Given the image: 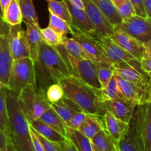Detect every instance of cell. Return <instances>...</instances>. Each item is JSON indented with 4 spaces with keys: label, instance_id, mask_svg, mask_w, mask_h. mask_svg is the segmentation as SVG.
<instances>
[{
    "label": "cell",
    "instance_id": "3957f363",
    "mask_svg": "<svg viewBox=\"0 0 151 151\" xmlns=\"http://www.w3.org/2000/svg\"><path fill=\"white\" fill-rule=\"evenodd\" d=\"M9 141L16 151H35L29 124L19 109L17 95L6 88Z\"/></svg>",
    "mask_w": 151,
    "mask_h": 151
},
{
    "label": "cell",
    "instance_id": "ffe728a7",
    "mask_svg": "<svg viewBox=\"0 0 151 151\" xmlns=\"http://www.w3.org/2000/svg\"><path fill=\"white\" fill-rule=\"evenodd\" d=\"M50 106L63 119L66 125L69 122L71 118L75 113L82 111L76 103H74L70 99L65 97L64 95L59 101L54 103H50Z\"/></svg>",
    "mask_w": 151,
    "mask_h": 151
},
{
    "label": "cell",
    "instance_id": "7dc6e473",
    "mask_svg": "<svg viewBox=\"0 0 151 151\" xmlns=\"http://www.w3.org/2000/svg\"><path fill=\"white\" fill-rule=\"evenodd\" d=\"M9 142L10 141L8 140V139L0 131V151H2L5 148Z\"/></svg>",
    "mask_w": 151,
    "mask_h": 151
},
{
    "label": "cell",
    "instance_id": "c3c4849f",
    "mask_svg": "<svg viewBox=\"0 0 151 151\" xmlns=\"http://www.w3.org/2000/svg\"><path fill=\"white\" fill-rule=\"evenodd\" d=\"M144 2L145 8L146 13H147V16L150 18L151 16V0H143Z\"/></svg>",
    "mask_w": 151,
    "mask_h": 151
},
{
    "label": "cell",
    "instance_id": "8992f818",
    "mask_svg": "<svg viewBox=\"0 0 151 151\" xmlns=\"http://www.w3.org/2000/svg\"><path fill=\"white\" fill-rule=\"evenodd\" d=\"M131 119L142 151H151V103L137 106Z\"/></svg>",
    "mask_w": 151,
    "mask_h": 151
},
{
    "label": "cell",
    "instance_id": "e575fe53",
    "mask_svg": "<svg viewBox=\"0 0 151 151\" xmlns=\"http://www.w3.org/2000/svg\"><path fill=\"white\" fill-rule=\"evenodd\" d=\"M97 72L102 89L107 86L113 75V64L107 63H97Z\"/></svg>",
    "mask_w": 151,
    "mask_h": 151
},
{
    "label": "cell",
    "instance_id": "f5cc1de1",
    "mask_svg": "<svg viewBox=\"0 0 151 151\" xmlns=\"http://www.w3.org/2000/svg\"><path fill=\"white\" fill-rule=\"evenodd\" d=\"M4 87H6V86L4 85V84L1 83L0 82V89H1V88H4Z\"/></svg>",
    "mask_w": 151,
    "mask_h": 151
},
{
    "label": "cell",
    "instance_id": "9c48e42d",
    "mask_svg": "<svg viewBox=\"0 0 151 151\" xmlns=\"http://www.w3.org/2000/svg\"><path fill=\"white\" fill-rule=\"evenodd\" d=\"M142 43L151 41L150 18H144L135 15L130 19L122 21L114 27Z\"/></svg>",
    "mask_w": 151,
    "mask_h": 151
},
{
    "label": "cell",
    "instance_id": "52a82bcc",
    "mask_svg": "<svg viewBox=\"0 0 151 151\" xmlns=\"http://www.w3.org/2000/svg\"><path fill=\"white\" fill-rule=\"evenodd\" d=\"M115 74V73H114ZM121 98L141 106L151 103V83H136L122 79L116 75Z\"/></svg>",
    "mask_w": 151,
    "mask_h": 151
},
{
    "label": "cell",
    "instance_id": "d6986e66",
    "mask_svg": "<svg viewBox=\"0 0 151 151\" xmlns=\"http://www.w3.org/2000/svg\"><path fill=\"white\" fill-rule=\"evenodd\" d=\"M69 10L72 16L70 25L78 30L86 33H90L96 31L95 27L83 10L77 8L66 0Z\"/></svg>",
    "mask_w": 151,
    "mask_h": 151
},
{
    "label": "cell",
    "instance_id": "b9f144b4",
    "mask_svg": "<svg viewBox=\"0 0 151 151\" xmlns=\"http://www.w3.org/2000/svg\"><path fill=\"white\" fill-rule=\"evenodd\" d=\"M137 16L144 18H149L145 8L143 0H130Z\"/></svg>",
    "mask_w": 151,
    "mask_h": 151
},
{
    "label": "cell",
    "instance_id": "d590c367",
    "mask_svg": "<svg viewBox=\"0 0 151 151\" xmlns=\"http://www.w3.org/2000/svg\"><path fill=\"white\" fill-rule=\"evenodd\" d=\"M101 91L104 101L105 100H113V99L121 98L120 93H119V88H118L117 81H116V75L114 73L112 75L107 86L104 88H102Z\"/></svg>",
    "mask_w": 151,
    "mask_h": 151
},
{
    "label": "cell",
    "instance_id": "f6af8a7d",
    "mask_svg": "<svg viewBox=\"0 0 151 151\" xmlns=\"http://www.w3.org/2000/svg\"><path fill=\"white\" fill-rule=\"evenodd\" d=\"M60 151H76L72 143L66 139L64 142L60 143Z\"/></svg>",
    "mask_w": 151,
    "mask_h": 151
},
{
    "label": "cell",
    "instance_id": "5bb4252c",
    "mask_svg": "<svg viewBox=\"0 0 151 151\" xmlns=\"http://www.w3.org/2000/svg\"><path fill=\"white\" fill-rule=\"evenodd\" d=\"M83 2L84 11L95 27L96 31L100 35L110 37L114 30L113 25L91 0H83Z\"/></svg>",
    "mask_w": 151,
    "mask_h": 151
},
{
    "label": "cell",
    "instance_id": "484cf974",
    "mask_svg": "<svg viewBox=\"0 0 151 151\" xmlns=\"http://www.w3.org/2000/svg\"><path fill=\"white\" fill-rule=\"evenodd\" d=\"M114 27L122 22L117 8L111 0H91Z\"/></svg>",
    "mask_w": 151,
    "mask_h": 151
},
{
    "label": "cell",
    "instance_id": "816d5d0a",
    "mask_svg": "<svg viewBox=\"0 0 151 151\" xmlns=\"http://www.w3.org/2000/svg\"><path fill=\"white\" fill-rule=\"evenodd\" d=\"M2 151H16V150H15V148L13 147V146L12 145L11 143L9 142L7 143V146H6L5 148H4Z\"/></svg>",
    "mask_w": 151,
    "mask_h": 151
},
{
    "label": "cell",
    "instance_id": "db71d44e",
    "mask_svg": "<svg viewBox=\"0 0 151 151\" xmlns=\"http://www.w3.org/2000/svg\"><path fill=\"white\" fill-rule=\"evenodd\" d=\"M92 150L93 151H99L95 147H94V145H93V144H92Z\"/></svg>",
    "mask_w": 151,
    "mask_h": 151
},
{
    "label": "cell",
    "instance_id": "bcb514c9",
    "mask_svg": "<svg viewBox=\"0 0 151 151\" xmlns=\"http://www.w3.org/2000/svg\"><path fill=\"white\" fill-rule=\"evenodd\" d=\"M9 28H10V25L7 24L3 20L2 17L0 16V36L7 35L9 32Z\"/></svg>",
    "mask_w": 151,
    "mask_h": 151
},
{
    "label": "cell",
    "instance_id": "ac0fdd59",
    "mask_svg": "<svg viewBox=\"0 0 151 151\" xmlns=\"http://www.w3.org/2000/svg\"><path fill=\"white\" fill-rule=\"evenodd\" d=\"M13 58L9 48L7 35L0 36V82L7 87Z\"/></svg>",
    "mask_w": 151,
    "mask_h": 151
},
{
    "label": "cell",
    "instance_id": "11a10c76",
    "mask_svg": "<svg viewBox=\"0 0 151 151\" xmlns=\"http://www.w3.org/2000/svg\"><path fill=\"white\" fill-rule=\"evenodd\" d=\"M0 16H1V17H2V12H1V7H0ZM3 19V18H2Z\"/></svg>",
    "mask_w": 151,
    "mask_h": 151
},
{
    "label": "cell",
    "instance_id": "4316f807",
    "mask_svg": "<svg viewBox=\"0 0 151 151\" xmlns=\"http://www.w3.org/2000/svg\"><path fill=\"white\" fill-rule=\"evenodd\" d=\"M38 119L66 137V128L67 126L58 114L53 110V109H52L51 106L40 116Z\"/></svg>",
    "mask_w": 151,
    "mask_h": 151
},
{
    "label": "cell",
    "instance_id": "603a6c76",
    "mask_svg": "<svg viewBox=\"0 0 151 151\" xmlns=\"http://www.w3.org/2000/svg\"><path fill=\"white\" fill-rule=\"evenodd\" d=\"M26 25V35L30 50L31 58L33 63L37 60L40 47L42 44L41 35H40V27L30 23H25Z\"/></svg>",
    "mask_w": 151,
    "mask_h": 151
},
{
    "label": "cell",
    "instance_id": "7bdbcfd3",
    "mask_svg": "<svg viewBox=\"0 0 151 151\" xmlns=\"http://www.w3.org/2000/svg\"><path fill=\"white\" fill-rule=\"evenodd\" d=\"M139 61L142 69L149 76H151V58H141Z\"/></svg>",
    "mask_w": 151,
    "mask_h": 151
},
{
    "label": "cell",
    "instance_id": "2e32d148",
    "mask_svg": "<svg viewBox=\"0 0 151 151\" xmlns=\"http://www.w3.org/2000/svg\"><path fill=\"white\" fill-rule=\"evenodd\" d=\"M110 38L137 60H139L142 58L145 50L144 43L140 42L122 31L115 28L114 33L111 35Z\"/></svg>",
    "mask_w": 151,
    "mask_h": 151
},
{
    "label": "cell",
    "instance_id": "4fadbf2b",
    "mask_svg": "<svg viewBox=\"0 0 151 151\" xmlns=\"http://www.w3.org/2000/svg\"><path fill=\"white\" fill-rule=\"evenodd\" d=\"M113 66L114 72L125 81L136 83H150V76L142 69L140 61L137 59L114 63Z\"/></svg>",
    "mask_w": 151,
    "mask_h": 151
},
{
    "label": "cell",
    "instance_id": "277c9868",
    "mask_svg": "<svg viewBox=\"0 0 151 151\" xmlns=\"http://www.w3.org/2000/svg\"><path fill=\"white\" fill-rule=\"evenodd\" d=\"M17 101L21 111L29 124L39 119L40 116L50 108V103L44 93L36 91L32 84L27 85L17 95Z\"/></svg>",
    "mask_w": 151,
    "mask_h": 151
},
{
    "label": "cell",
    "instance_id": "1f68e13d",
    "mask_svg": "<svg viewBox=\"0 0 151 151\" xmlns=\"http://www.w3.org/2000/svg\"><path fill=\"white\" fill-rule=\"evenodd\" d=\"M19 5L23 17V22L40 27L32 0H19Z\"/></svg>",
    "mask_w": 151,
    "mask_h": 151
},
{
    "label": "cell",
    "instance_id": "9f6ffc18",
    "mask_svg": "<svg viewBox=\"0 0 151 151\" xmlns=\"http://www.w3.org/2000/svg\"><path fill=\"white\" fill-rule=\"evenodd\" d=\"M46 1H49V0H46Z\"/></svg>",
    "mask_w": 151,
    "mask_h": 151
},
{
    "label": "cell",
    "instance_id": "83f0119b",
    "mask_svg": "<svg viewBox=\"0 0 151 151\" xmlns=\"http://www.w3.org/2000/svg\"><path fill=\"white\" fill-rule=\"evenodd\" d=\"M3 20L10 26L19 24L23 22L19 0H12L2 16Z\"/></svg>",
    "mask_w": 151,
    "mask_h": 151
},
{
    "label": "cell",
    "instance_id": "8d00e7d4",
    "mask_svg": "<svg viewBox=\"0 0 151 151\" xmlns=\"http://www.w3.org/2000/svg\"><path fill=\"white\" fill-rule=\"evenodd\" d=\"M39 31L41 39L44 43L50 46H53V47L61 44L62 40H63L61 37L52 29H50L49 27L43 28V29L40 28Z\"/></svg>",
    "mask_w": 151,
    "mask_h": 151
},
{
    "label": "cell",
    "instance_id": "6da1fadb",
    "mask_svg": "<svg viewBox=\"0 0 151 151\" xmlns=\"http://www.w3.org/2000/svg\"><path fill=\"white\" fill-rule=\"evenodd\" d=\"M34 72L36 91L44 94L50 85L72 76L67 52L63 45L53 47L42 42L34 62Z\"/></svg>",
    "mask_w": 151,
    "mask_h": 151
},
{
    "label": "cell",
    "instance_id": "681fc988",
    "mask_svg": "<svg viewBox=\"0 0 151 151\" xmlns=\"http://www.w3.org/2000/svg\"><path fill=\"white\" fill-rule=\"evenodd\" d=\"M11 1L12 0H0V7H1V12H2V16Z\"/></svg>",
    "mask_w": 151,
    "mask_h": 151
},
{
    "label": "cell",
    "instance_id": "60d3db41",
    "mask_svg": "<svg viewBox=\"0 0 151 151\" xmlns=\"http://www.w3.org/2000/svg\"><path fill=\"white\" fill-rule=\"evenodd\" d=\"M86 115L87 114L85 113L84 111H82L79 112H77V113H75L72 116V117L71 118L69 122L66 124V126L69 127V128H73V129L78 130L80 125L83 122L84 119L86 118Z\"/></svg>",
    "mask_w": 151,
    "mask_h": 151
},
{
    "label": "cell",
    "instance_id": "30bf717a",
    "mask_svg": "<svg viewBox=\"0 0 151 151\" xmlns=\"http://www.w3.org/2000/svg\"><path fill=\"white\" fill-rule=\"evenodd\" d=\"M7 38L10 55L13 60L31 58L26 31L22 29V24L10 26Z\"/></svg>",
    "mask_w": 151,
    "mask_h": 151
},
{
    "label": "cell",
    "instance_id": "44dd1931",
    "mask_svg": "<svg viewBox=\"0 0 151 151\" xmlns=\"http://www.w3.org/2000/svg\"><path fill=\"white\" fill-rule=\"evenodd\" d=\"M103 129L105 128L103 116L87 114L83 122L78 130L87 138L91 139L97 133Z\"/></svg>",
    "mask_w": 151,
    "mask_h": 151
},
{
    "label": "cell",
    "instance_id": "4dcf8cb0",
    "mask_svg": "<svg viewBox=\"0 0 151 151\" xmlns=\"http://www.w3.org/2000/svg\"><path fill=\"white\" fill-rule=\"evenodd\" d=\"M61 44L64 47L65 50L69 55L80 59H91L90 56L86 53L79 43L74 38L65 37L62 40Z\"/></svg>",
    "mask_w": 151,
    "mask_h": 151
},
{
    "label": "cell",
    "instance_id": "7c38bea8",
    "mask_svg": "<svg viewBox=\"0 0 151 151\" xmlns=\"http://www.w3.org/2000/svg\"><path fill=\"white\" fill-rule=\"evenodd\" d=\"M88 34H90L99 43L104 50L109 60L113 64L120 62H128L137 59L128 52L125 51L109 36L100 35L97 31L90 32Z\"/></svg>",
    "mask_w": 151,
    "mask_h": 151
},
{
    "label": "cell",
    "instance_id": "ab89813d",
    "mask_svg": "<svg viewBox=\"0 0 151 151\" xmlns=\"http://www.w3.org/2000/svg\"><path fill=\"white\" fill-rule=\"evenodd\" d=\"M31 127V126H30ZM32 128V131L35 134V135L36 136V137L38 138V139L39 140L40 142L41 143V145L44 147V150L45 151H60V143H55L52 142H50L49 140L46 139L44 137H43L42 136L40 135L39 134L36 132L35 131H34Z\"/></svg>",
    "mask_w": 151,
    "mask_h": 151
},
{
    "label": "cell",
    "instance_id": "ee69618b",
    "mask_svg": "<svg viewBox=\"0 0 151 151\" xmlns=\"http://www.w3.org/2000/svg\"><path fill=\"white\" fill-rule=\"evenodd\" d=\"M29 129H30L31 137H32V144H33L34 150H35V151H45L44 147H43V145H41V143L40 142V141L38 139L36 136L35 135V134H34L33 131H32L30 125H29Z\"/></svg>",
    "mask_w": 151,
    "mask_h": 151
},
{
    "label": "cell",
    "instance_id": "f35d334b",
    "mask_svg": "<svg viewBox=\"0 0 151 151\" xmlns=\"http://www.w3.org/2000/svg\"><path fill=\"white\" fill-rule=\"evenodd\" d=\"M117 10L122 21L130 19L131 17L136 15L134 9L130 0H125V2L120 7H118Z\"/></svg>",
    "mask_w": 151,
    "mask_h": 151
},
{
    "label": "cell",
    "instance_id": "f1b7e54d",
    "mask_svg": "<svg viewBox=\"0 0 151 151\" xmlns=\"http://www.w3.org/2000/svg\"><path fill=\"white\" fill-rule=\"evenodd\" d=\"M91 140L93 145L99 151H118L116 145L105 129L97 133Z\"/></svg>",
    "mask_w": 151,
    "mask_h": 151
},
{
    "label": "cell",
    "instance_id": "8fae6325",
    "mask_svg": "<svg viewBox=\"0 0 151 151\" xmlns=\"http://www.w3.org/2000/svg\"><path fill=\"white\" fill-rule=\"evenodd\" d=\"M71 27L72 32L70 34L72 38L79 43L80 45L90 56L91 60L97 63H107L113 64L109 60L101 46L90 34L81 32L72 26Z\"/></svg>",
    "mask_w": 151,
    "mask_h": 151
},
{
    "label": "cell",
    "instance_id": "d4e9b609",
    "mask_svg": "<svg viewBox=\"0 0 151 151\" xmlns=\"http://www.w3.org/2000/svg\"><path fill=\"white\" fill-rule=\"evenodd\" d=\"M66 137L72 143L76 151H93L91 140L81 134L78 130L66 127Z\"/></svg>",
    "mask_w": 151,
    "mask_h": 151
},
{
    "label": "cell",
    "instance_id": "74e56055",
    "mask_svg": "<svg viewBox=\"0 0 151 151\" xmlns=\"http://www.w3.org/2000/svg\"><path fill=\"white\" fill-rule=\"evenodd\" d=\"M45 96L50 103L59 101L63 97V90L60 83H54L50 85L46 90Z\"/></svg>",
    "mask_w": 151,
    "mask_h": 151
},
{
    "label": "cell",
    "instance_id": "7402d4cb",
    "mask_svg": "<svg viewBox=\"0 0 151 151\" xmlns=\"http://www.w3.org/2000/svg\"><path fill=\"white\" fill-rule=\"evenodd\" d=\"M118 151H142L141 145L136 134L134 122L131 119L126 134L117 144Z\"/></svg>",
    "mask_w": 151,
    "mask_h": 151
},
{
    "label": "cell",
    "instance_id": "cb8c5ba5",
    "mask_svg": "<svg viewBox=\"0 0 151 151\" xmlns=\"http://www.w3.org/2000/svg\"><path fill=\"white\" fill-rule=\"evenodd\" d=\"M32 129L36 131L38 134L42 136L46 139L49 140L50 142H52L55 143H60L64 142L66 139V137L65 136L62 135L57 131L52 128L48 125L45 124L44 122H41L39 119L33 121L29 124Z\"/></svg>",
    "mask_w": 151,
    "mask_h": 151
},
{
    "label": "cell",
    "instance_id": "9a60e30c",
    "mask_svg": "<svg viewBox=\"0 0 151 151\" xmlns=\"http://www.w3.org/2000/svg\"><path fill=\"white\" fill-rule=\"evenodd\" d=\"M104 103L107 111L126 123H129L137 107L135 104L122 98L105 100Z\"/></svg>",
    "mask_w": 151,
    "mask_h": 151
},
{
    "label": "cell",
    "instance_id": "d6a6232c",
    "mask_svg": "<svg viewBox=\"0 0 151 151\" xmlns=\"http://www.w3.org/2000/svg\"><path fill=\"white\" fill-rule=\"evenodd\" d=\"M49 27L58 34L62 39L67 36V34H70L72 32L70 23H68L66 21L60 19L51 13H50Z\"/></svg>",
    "mask_w": 151,
    "mask_h": 151
},
{
    "label": "cell",
    "instance_id": "5b68a950",
    "mask_svg": "<svg viewBox=\"0 0 151 151\" xmlns=\"http://www.w3.org/2000/svg\"><path fill=\"white\" fill-rule=\"evenodd\" d=\"M28 84H32L36 87L32 59L23 58L13 60L6 88L19 95L21 91Z\"/></svg>",
    "mask_w": 151,
    "mask_h": 151
},
{
    "label": "cell",
    "instance_id": "7a4b0ae2",
    "mask_svg": "<svg viewBox=\"0 0 151 151\" xmlns=\"http://www.w3.org/2000/svg\"><path fill=\"white\" fill-rule=\"evenodd\" d=\"M59 83L63 90V95L76 103L85 113L103 116L107 112L101 88H94L72 75Z\"/></svg>",
    "mask_w": 151,
    "mask_h": 151
},
{
    "label": "cell",
    "instance_id": "f546056e",
    "mask_svg": "<svg viewBox=\"0 0 151 151\" xmlns=\"http://www.w3.org/2000/svg\"><path fill=\"white\" fill-rule=\"evenodd\" d=\"M47 2L50 13L66 21L68 23H70L72 16L66 0H49Z\"/></svg>",
    "mask_w": 151,
    "mask_h": 151
},
{
    "label": "cell",
    "instance_id": "e0dca14e",
    "mask_svg": "<svg viewBox=\"0 0 151 151\" xmlns=\"http://www.w3.org/2000/svg\"><path fill=\"white\" fill-rule=\"evenodd\" d=\"M104 128L107 134L117 146L118 142L125 136L128 129V123L115 117L107 111L103 116Z\"/></svg>",
    "mask_w": 151,
    "mask_h": 151
},
{
    "label": "cell",
    "instance_id": "ba28073f",
    "mask_svg": "<svg viewBox=\"0 0 151 151\" xmlns=\"http://www.w3.org/2000/svg\"><path fill=\"white\" fill-rule=\"evenodd\" d=\"M72 76L96 88H101L97 72V62L91 59L75 58L67 53Z\"/></svg>",
    "mask_w": 151,
    "mask_h": 151
},
{
    "label": "cell",
    "instance_id": "836d02e7",
    "mask_svg": "<svg viewBox=\"0 0 151 151\" xmlns=\"http://www.w3.org/2000/svg\"><path fill=\"white\" fill-rule=\"evenodd\" d=\"M6 87L0 89V131L9 140L8 115L6 104Z\"/></svg>",
    "mask_w": 151,
    "mask_h": 151
},
{
    "label": "cell",
    "instance_id": "f907efd6",
    "mask_svg": "<svg viewBox=\"0 0 151 151\" xmlns=\"http://www.w3.org/2000/svg\"><path fill=\"white\" fill-rule=\"evenodd\" d=\"M111 1L113 3L114 5L116 8H118V7H120V6L125 2V0H111Z\"/></svg>",
    "mask_w": 151,
    "mask_h": 151
}]
</instances>
